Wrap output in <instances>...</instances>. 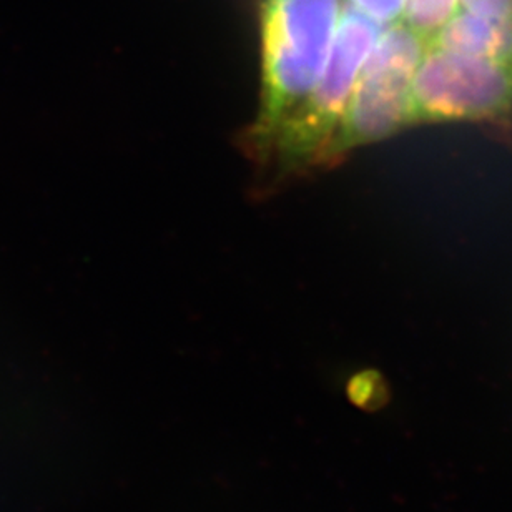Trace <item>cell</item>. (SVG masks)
I'll list each match as a JSON object with an SVG mask.
<instances>
[{
	"label": "cell",
	"mask_w": 512,
	"mask_h": 512,
	"mask_svg": "<svg viewBox=\"0 0 512 512\" xmlns=\"http://www.w3.org/2000/svg\"><path fill=\"white\" fill-rule=\"evenodd\" d=\"M459 4L474 14L512 19V0H459Z\"/></svg>",
	"instance_id": "cell-9"
},
{
	"label": "cell",
	"mask_w": 512,
	"mask_h": 512,
	"mask_svg": "<svg viewBox=\"0 0 512 512\" xmlns=\"http://www.w3.org/2000/svg\"><path fill=\"white\" fill-rule=\"evenodd\" d=\"M383 29V25L345 7L315 89L278 128L260 158L275 162L281 173L328 162V150L356 79Z\"/></svg>",
	"instance_id": "cell-2"
},
{
	"label": "cell",
	"mask_w": 512,
	"mask_h": 512,
	"mask_svg": "<svg viewBox=\"0 0 512 512\" xmlns=\"http://www.w3.org/2000/svg\"><path fill=\"white\" fill-rule=\"evenodd\" d=\"M512 109V65L428 47L411 84L409 122L493 120Z\"/></svg>",
	"instance_id": "cell-4"
},
{
	"label": "cell",
	"mask_w": 512,
	"mask_h": 512,
	"mask_svg": "<svg viewBox=\"0 0 512 512\" xmlns=\"http://www.w3.org/2000/svg\"><path fill=\"white\" fill-rule=\"evenodd\" d=\"M428 42L404 22L381 30L351 92L328 150V162L351 148L378 142L409 122L411 84Z\"/></svg>",
	"instance_id": "cell-3"
},
{
	"label": "cell",
	"mask_w": 512,
	"mask_h": 512,
	"mask_svg": "<svg viewBox=\"0 0 512 512\" xmlns=\"http://www.w3.org/2000/svg\"><path fill=\"white\" fill-rule=\"evenodd\" d=\"M350 9L360 12L376 24L388 25L401 22L406 0H345Z\"/></svg>",
	"instance_id": "cell-8"
},
{
	"label": "cell",
	"mask_w": 512,
	"mask_h": 512,
	"mask_svg": "<svg viewBox=\"0 0 512 512\" xmlns=\"http://www.w3.org/2000/svg\"><path fill=\"white\" fill-rule=\"evenodd\" d=\"M351 403L363 411H378L389 403L388 383L376 371H363L351 378L346 386Z\"/></svg>",
	"instance_id": "cell-7"
},
{
	"label": "cell",
	"mask_w": 512,
	"mask_h": 512,
	"mask_svg": "<svg viewBox=\"0 0 512 512\" xmlns=\"http://www.w3.org/2000/svg\"><path fill=\"white\" fill-rule=\"evenodd\" d=\"M459 0H406L403 22L426 42L448 24L458 12Z\"/></svg>",
	"instance_id": "cell-6"
},
{
	"label": "cell",
	"mask_w": 512,
	"mask_h": 512,
	"mask_svg": "<svg viewBox=\"0 0 512 512\" xmlns=\"http://www.w3.org/2000/svg\"><path fill=\"white\" fill-rule=\"evenodd\" d=\"M343 10V0H265L260 112L248 135L256 157L315 89Z\"/></svg>",
	"instance_id": "cell-1"
},
{
	"label": "cell",
	"mask_w": 512,
	"mask_h": 512,
	"mask_svg": "<svg viewBox=\"0 0 512 512\" xmlns=\"http://www.w3.org/2000/svg\"><path fill=\"white\" fill-rule=\"evenodd\" d=\"M428 47L512 65V19L458 10Z\"/></svg>",
	"instance_id": "cell-5"
}]
</instances>
